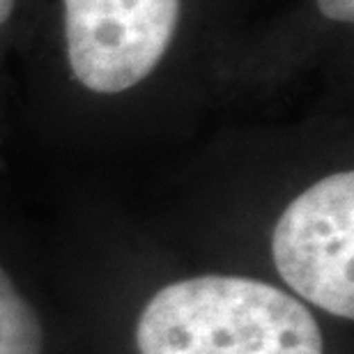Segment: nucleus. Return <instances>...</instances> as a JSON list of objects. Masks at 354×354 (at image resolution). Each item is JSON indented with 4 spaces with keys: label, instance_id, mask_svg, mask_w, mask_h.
Returning <instances> with one entry per match:
<instances>
[{
    "label": "nucleus",
    "instance_id": "obj_1",
    "mask_svg": "<svg viewBox=\"0 0 354 354\" xmlns=\"http://www.w3.org/2000/svg\"><path fill=\"white\" fill-rule=\"evenodd\" d=\"M274 0H21L14 51L88 102L214 76Z\"/></svg>",
    "mask_w": 354,
    "mask_h": 354
},
{
    "label": "nucleus",
    "instance_id": "obj_2",
    "mask_svg": "<svg viewBox=\"0 0 354 354\" xmlns=\"http://www.w3.org/2000/svg\"><path fill=\"white\" fill-rule=\"evenodd\" d=\"M140 354H324L299 299L244 276H196L161 288L136 324Z\"/></svg>",
    "mask_w": 354,
    "mask_h": 354
},
{
    "label": "nucleus",
    "instance_id": "obj_3",
    "mask_svg": "<svg viewBox=\"0 0 354 354\" xmlns=\"http://www.w3.org/2000/svg\"><path fill=\"white\" fill-rule=\"evenodd\" d=\"M272 258L297 295L336 317H354V171L306 184L272 232Z\"/></svg>",
    "mask_w": 354,
    "mask_h": 354
},
{
    "label": "nucleus",
    "instance_id": "obj_4",
    "mask_svg": "<svg viewBox=\"0 0 354 354\" xmlns=\"http://www.w3.org/2000/svg\"><path fill=\"white\" fill-rule=\"evenodd\" d=\"M354 41V0H286L239 35L218 81H274Z\"/></svg>",
    "mask_w": 354,
    "mask_h": 354
},
{
    "label": "nucleus",
    "instance_id": "obj_5",
    "mask_svg": "<svg viewBox=\"0 0 354 354\" xmlns=\"http://www.w3.org/2000/svg\"><path fill=\"white\" fill-rule=\"evenodd\" d=\"M0 354H44V327L37 310L0 267Z\"/></svg>",
    "mask_w": 354,
    "mask_h": 354
},
{
    "label": "nucleus",
    "instance_id": "obj_6",
    "mask_svg": "<svg viewBox=\"0 0 354 354\" xmlns=\"http://www.w3.org/2000/svg\"><path fill=\"white\" fill-rule=\"evenodd\" d=\"M21 17V0H0V62L14 51Z\"/></svg>",
    "mask_w": 354,
    "mask_h": 354
}]
</instances>
